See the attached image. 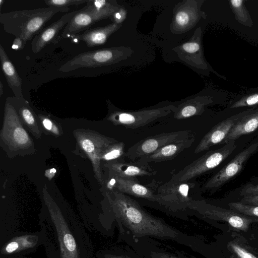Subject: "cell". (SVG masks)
<instances>
[{
  "label": "cell",
  "mask_w": 258,
  "mask_h": 258,
  "mask_svg": "<svg viewBox=\"0 0 258 258\" xmlns=\"http://www.w3.org/2000/svg\"><path fill=\"white\" fill-rule=\"evenodd\" d=\"M39 224L47 258H96L83 223L72 213L51 208L40 215Z\"/></svg>",
  "instance_id": "obj_1"
},
{
  "label": "cell",
  "mask_w": 258,
  "mask_h": 258,
  "mask_svg": "<svg viewBox=\"0 0 258 258\" xmlns=\"http://www.w3.org/2000/svg\"><path fill=\"white\" fill-rule=\"evenodd\" d=\"M113 196L111 206L115 218L134 235L173 238L178 236L175 230L147 213L128 195L115 191Z\"/></svg>",
  "instance_id": "obj_2"
},
{
  "label": "cell",
  "mask_w": 258,
  "mask_h": 258,
  "mask_svg": "<svg viewBox=\"0 0 258 258\" xmlns=\"http://www.w3.org/2000/svg\"><path fill=\"white\" fill-rule=\"evenodd\" d=\"M69 10V8L48 7L1 13L0 23L6 32L20 38L25 45L43 29L46 23L53 16Z\"/></svg>",
  "instance_id": "obj_3"
},
{
  "label": "cell",
  "mask_w": 258,
  "mask_h": 258,
  "mask_svg": "<svg viewBox=\"0 0 258 258\" xmlns=\"http://www.w3.org/2000/svg\"><path fill=\"white\" fill-rule=\"evenodd\" d=\"M132 53L131 48L122 46L85 52L67 61L58 71L67 73L80 68H95L113 64L126 59Z\"/></svg>",
  "instance_id": "obj_4"
},
{
  "label": "cell",
  "mask_w": 258,
  "mask_h": 258,
  "mask_svg": "<svg viewBox=\"0 0 258 258\" xmlns=\"http://www.w3.org/2000/svg\"><path fill=\"white\" fill-rule=\"evenodd\" d=\"M236 146L235 141H232L219 149L207 152L173 174L170 180L176 181L192 180L218 166L234 151Z\"/></svg>",
  "instance_id": "obj_5"
},
{
  "label": "cell",
  "mask_w": 258,
  "mask_h": 258,
  "mask_svg": "<svg viewBox=\"0 0 258 258\" xmlns=\"http://www.w3.org/2000/svg\"><path fill=\"white\" fill-rule=\"evenodd\" d=\"M196 183L188 181H176L169 180L159 186L155 191L158 203L171 209L188 208L195 200Z\"/></svg>",
  "instance_id": "obj_6"
},
{
  "label": "cell",
  "mask_w": 258,
  "mask_h": 258,
  "mask_svg": "<svg viewBox=\"0 0 258 258\" xmlns=\"http://www.w3.org/2000/svg\"><path fill=\"white\" fill-rule=\"evenodd\" d=\"M175 108L174 105H169L135 111L116 110L111 115V119L115 124L126 128H137L173 113Z\"/></svg>",
  "instance_id": "obj_7"
},
{
  "label": "cell",
  "mask_w": 258,
  "mask_h": 258,
  "mask_svg": "<svg viewBox=\"0 0 258 258\" xmlns=\"http://www.w3.org/2000/svg\"><path fill=\"white\" fill-rule=\"evenodd\" d=\"M189 208L199 212L209 219L226 222L232 227L246 231L250 225L258 221V218L242 215L231 209L228 210L206 203L204 200H195Z\"/></svg>",
  "instance_id": "obj_8"
},
{
  "label": "cell",
  "mask_w": 258,
  "mask_h": 258,
  "mask_svg": "<svg viewBox=\"0 0 258 258\" xmlns=\"http://www.w3.org/2000/svg\"><path fill=\"white\" fill-rule=\"evenodd\" d=\"M194 135L190 130L161 133L143 139L130 147L125 156L135 161L155 152L162 147L175 141Z\"/></svg>",
  "instance_id": "obj_9"
},
{
  "label": "cell",
  "mask_w": 258,
  "mask_h": 258,
  "mask_svg": "<svg viewBox=\"0 0 258 258\" xmlns=\"http://www.w3.org/2000/svg\"><path fill=\"white\" fill-rule=\"evenodd\" d=\"M43 243L40 230L16 233L0 245V257L25 256L36 251Z\"/></svg>",
  "instance_id": "obj_10"
},
{
  "label": "cell",
  "mask_w": 258,
  "mask_h": 258,
  "mask_svg": "<svg viewBox=\"0 0 258 258\" xmlns=\"http://www.w3.org/2000/svg\"><path fill=\"white\" fill-rule=\"evenodd\" d=\"M203 1L186 0L175 7L170 25L172 32L179 34L193 28L201 18L206 19L205 13L201 10Z\"/></svg>",
  "instance_id": "obj_11"
},
{
  "label": "cell",
  "mask_w": 258,
  "mask_h": 258,
  "mask_svg": "<svg viewBox=\"0 0 258 258\" xmlns=\"http://www.w3.org/2000/svg\"><path fill=\"white\" fill-rule=\"evenodd\" d=\"M258 150V143H254L238 154L229 163L207 181L203 190L218 188L237 175L248 159Z\"/></svg>",
  "instance_id": "obj_12"
},
{
  "label": "cell",
  "mask_w": 258,
  "mask_h": 258,
  "mask_svg": "<svg viewBox=\"0 0 258 258\" xmlns=\"http://www.w3.org/2000/svg\"><path fill=\"white\" fill-rule=\"evenodd\" d=\"M82 9L77 10L72 20L63 28L53 44H56L63 39L71 37L82 31L88 29L94 23L106 19L101 14L93 9L87 3Z\"/></svg>",
  "instance_id": "obj_13"
},
{
  "label": "cell",
  "mask_w": 258,
  "mask_h": 258,
  "mask_svg": "<svg viewBox=\"0 0 258 258\" xmlns=\"http://www.w3.org/2000/svg\"><path fill=\"white\" fill-rule=\"evenodd\" d=\"M201 35L200 27L188 41L176 46L173 50L179 59L187 64L198 69L205 70L207 69V64L203 54Z\"/></svg>",
  "instance_id": "obj_14"
},
{
  "label": "cell",
  "mask_w": 258,
  "mask_h": 258,
  "mask_svg": "<svg viewBox=\"0 0 258 258\" xmlns=\"http://www.w3.org/2000/svg\"><path fill=\"white\" fill-rule=\"evenodd\" d=\"M253 109H248L232 115L215 125L201 139L195 149L194 153L198 154L208 150L215 145L221 143L234 125L242 116Z\"/></svg>",
  "instance_id": "obj_15"
},
{
  "label": "cell",
  "mask_w": 258,
  "mask_h": 258,
  "mask_svg": "<svg viewBox=\"0 0 258 258\" xmlns=\"http://www.w3.org/2000/svg\"><path fill=\"white\" fill-rule=\"evenodd\" d=\"M77 12V10H75L63 15L58 20L39 32L31 42V49L33 52L38 53L47 45L53 43L59 35L60 30L63 29Z\"/></svg>",
  "instance_id": "obj_16"
},
{
  "label": "cell",
  "mask_w": 258,
  "mask_h": 258,
  "mask_svg": "<svg viewBox=\"0 0 258 258\" xmlns=\"http://www.w3.org/2000/svg\"><path fill=\"white\" fill-rule=\"evenodd\" d=\"M195 141L194 135L180 140L170 143L155 152L143 157L138 160L144 165H149L151 162H160L172 160L179 153L189 148Z\"/></svg>",
  "instance_id": "obj_17"
},
{
  "label": "cell",
  "mask_w": 258,
  "mask_h": 258,
  "mask_svg": "<svg viewBox=\"0 0 258 258\" xmlns=\"http://www.w3.org/2000/svg\"><path fill=\"white\" fill-rule=\"evenodd\" d=\"M115 186L117 191L127 195L155 202V192L149 187L141 184L137 178L121 176L114 173Z\"/></svg>",
  "instance_id": "obj_18"
},
{
  "label": "cell",
  "mask_w": 258,
  "mask_h": 258,
  "mask_svg": "<svg viewBox=\"0 0 258 258\" xmlns=\"http://www.w3.org/2000/svg\"><path fill=\"white\" fill-rule=\"evenodd\" d=\"M121 26L115 22L103 27L88 29L81 34L71 37L72 41H83L89 47L104 44L108 37Z\"/></svg>",
  "instance_id": "obj_19"
},
{
  "label": "cell",
  "mask_w": 258,
  "mask_h": 258,
  "mask_svg": "<svg viewBox=\"0 0 258 258\" xmlns=\"http://www.w3.org/2000/svg\"><path fill=\"white\" fill-rule=\"evenodd\" d=\"M0 60L2 70L9 86L17 98L21 100H25L22 94V79L1 44L0 45Z\"/></svg>",
  "instance_id": "obj_20"
},
{
  "label": "cell",
  "mask_w": 258,
  "mask_h": 258,
  "mask_svg": "<svg viewBox=\"0 0 258 258\" xmlns=\"http://www.w3.org/2000/svg\"><path fill=\"white\" fill-rule=\"evenodd\" d=\"M212 101L210 96H198L187 100L175 107L173 117L182 119L202 114L204 107Z\"/></svg>",
  "instance_id": "obj_21"
},
{
  "label": "cell",
  "mask_w": 258,
  "mask_h": 258,
  "mask_svg": "<svg viewBox=\"0 0 258 258\" xmlns=\"http://www.w3.org/2000/svg\"><path fill=\"white\" fill-rule=\"evenodd\" d=\"M258 128V108L242 116L232 127L222 144L235 141L240 136L250 134Z\"/></svg>",
  "instance_id": "obj_22"
},
{
  "label": "cell",
  "mask_w": 258,
  "mask_h": 258,
  "mask_svg": "<svg viewBox=\"0 0 258 258\" xmlns=\"http://www.w3.org/2000/svg\"><path fill=\"white\" fill-rule=\"evenodd\" d=\"M110 167L114 173L126 177L151 176L157 173L149 165L142 164L138 161L135 163L116 161L111 164Z\"/></svg>",
  "instance_id": "obj_23"
},
{
  "label": "cell",
  "mask_w": 258,
  "mask_h": 258,
  "mask_svg": "<svg viewBox=\"0 0 258 258\" xmlns=\"http://www.w3.org/2000/svg\"><path fill=\"white\" fill-rule=\"evenodd\" d=\"M229 2L237 20L245 26H251L252 25V21L244 6V1L243 0H231Z\"/></svg>",
  "instance_id": "obj_24"
},
{
  "label": "cell",
  "mask_w": 258,
  "mask_h": 258,
  "mask_svg": "<svg viewBox=\"0 0 258 258\" xmlns=\"http://www.w3.org/2000/svg\"><path fill=\"white\" fill-rule=\"evenodd\" d=\"M228 206L230 209L242 215L258 218V206L238 202L230 203Z\"/></svg>",
  "instance_id": "obj_25"
},
{
  "label": "cell",
  "mask_w": 258,
  "mask_h": 258,
  "mask_svg": "<svg viewBox=\"0 0 258 258\" xmlns=\"http://www.w3.org/2000/svg\"><path fill=\"white\" fill-rule=\"evenodd\" d=\"M124 144L123 142L115 143L111 146L103 155V158L106 160H116L125 155Z\"/></svg>",
  "instance_id": "obj_26"
},
{
  "label": "cell",
  "mask_w": 258,
  "mask_h": 258,
  "mask_svg": "<svg viewBox=\"0 0 258 258\" xmlns=\"http://www.w3.org/2000/svg\"><path fill=\"white\" fill-rule=\"evenodd\" d=\"M89 0H45V4L48 7L69 8L71 6H79L87 3Z\"/></svg>",
  "instance_id": "obj_27"
},
{
  "label": "cell",
  "mask_w": 258,
  "mask_h": 258,
  "mask_svg": "<svg viewBox=\"0 0 258 258\" xmlns=\"http://www.w3.org/2000/svg\"><path fill=\"white\" fill-rule=\"evenodd\" d=\"M258 104V93L248 95L235 102L231 108L249 106Z\"/></svg>",
  "instance_id": "obj_28"
},
{
  "label": "cell",
  "mask_w": 258,
  "mask_h": 258,
  "mask_svg": "<svg viewBox=\"0 0 258 258\" xmlns=\"http://www.w3.org/2000/svg\"><path fill=\"white\" fill-rule=\"evenodd\" d=\"M229 246L238 258H257L252 253L235 242H230Z\"/></svg>",
  "instance_id": "obj_29"
},
{
  "label": "cell",
  "mask_w": 258,
  "mask_h": 258,
  "mask_svg": "<svg viewBox=\"0 0 258 258\" xmlns=\"http://www.w3.org/2000/svg\"><path fill=\"white\" fill-rule=\"evenodd\" d=\"M14 137L15 141L20 144H24L28 142V135L24 130L18 127L14 133Z\"/></svg>",
  "instance_id": "obj_30"
},
{
  "label": "cell",
  "mask_w": 258,
  "mask_h": 258,
  "mask_svg": "<svg viewBox=\"0 0 258 258\" xmlns=\"http://www.w3.org/2000/svg\"><path fill=\"white\" fill-rule=\"evenodd\" d=\"M240 195L242 196L251 195L258 196V183L256 185L252 184L245 185L241 188Z\"/></svg>",
  "instance_id": "obj_31"
},
{
  "label": "cell",
  "mask_w": 258,
  "mask_h": 258,
  "mask_svg": "<svg viewBox=\"0 0 258 258\" xmlns=\"http://www.w3.org/2000/svg\"><path fill=\"white\" fill-rule=\"evenodd\" d=\"M97 258H127L118 255L114 251L110 249L100 250L96 253Z\"/></svg>",
  "instance_id": "obj_32"
},
{
  "label": "cell",
  "mask_w": 258,
  "mask_h": 258,
  "mask_svg": "<svg viewBox=\"0 0 258 258\" xmlns=\"http://www.w3.org/2000/svg\"><path fill=\"white\" fill-rule=\"evenodd\" d=\"M126 15V11L122 7H121V8L112 17L113 22L121 24V23L125 19Z\"/></svg>",
  "instance_id": "obj_33"
},
{
  "label": "cell",
  "mask_w": 258,
  "mask_h": 258,
  "mask_svg": "<svg viewBox=\"0 0 258 258\" xmlns=\"http://www.w3.org/2000/svg\"><path fill=\"white\" fill-rule=\"evenodd\" d=\"M21 111L23 117L28 123L30 124L34 123V118L30 109L26 107H23Z\"/></svg>",
  "instance_id": "obj_34"
},
{
  "label": "cell",
  "mask_w": 258,
  "mask_h": 258,
  "mask_svg": "<svg viewBox=\"0 0 258 258\" xmlns=\"http://www.w3.org/2000/svg\"><path fill=\"white\" fill-rule=\"evenodd\" d=\"M241 202L246 204L258 206V196L251 195L243 196Z\"/></svg>",
  "instance_id": "obj_35"
},
{
  "label": "cell",
  "mask_w": 258,
  "mask_h": 258,
  "mask_svg": "<svg viewBox=\"0 0 258 258\" xmlns=\"http://www.w3.org/2000/svg\"><path fill=\"white\" fill-rule=\"evenodd\" d=\"M82 147L87 152H91L94 149V146L92 142L88 139L83 141L82 143Z\"/></svg>",
  "instance_id": "obj_36"
},
{
  "label": "cell",
  "mask_w": 258,
  "mask_h": 258,
  "mask_svg": "<svg viewBox=\"0 0 258 258\" xmlns=\"http://www.w3.org/2000/svg\"><path fill=\"white\" fill-rule=\"evenodd\" d=\"M24 46L25 45L21 39L15 38L13 41L12 48L15 50H18L22 49Z\"/></svg>",
  "instance_id": "obj_37"
},
{
  "label": "cell",
  "mask_w": 258,
  "mask_h": 258,
  "mask_svg": "<svg viewBox=\"0 0 258 258\" xmlns=\"http://www.w3.org/2000/svg\"><path fill=\"white\" fill-rule=\"evenodd\" d=\"M152 255L153 258H181L169 254L161 252H154Z\"/></svg>",
  "instance_id": "obj_38"
},
{
  "label": "cell",
  "mask_w": 258,
  "mask_h": 258,
  "mask_svg": "<svg viewBox=\"0 0 258 258\" xmlns=\"http://www.w3.org/2000/svg\"><path fill=\"white\" fill-rule=\"evenodd\" d=\"M43 125L47 130H50L52 127V123L48 119L45 118L43 121Z\"/></svg>",
  "instance_id": "obj_39"
},
{
  "label": "cell",
  "mask_w": 258,
  "mask_h": 258,
  "mask_svg": "<svg viewBox=\"0 0 258 258\" xmlns=\"http://www.w3.org/2000/svg\"><path fill=\"white\" fill-rule=\"evenodd\" d=\"M3 94V85L1 81H0V96Z\"/></svg>",
  "instance_id": "obj_40"
},
{
  "label": "cell",
  "mask_w": 258,
  "mask_h": 258,
  "mask_svg": "<svg viewBox=\"0 0 258 258\" xmlns=\"http://www.w3.org/2000/svg\"><path fill=\"white\" fill-rule=\"evenodd\" d=\"M0 258H2V257H0ZM15 258H30V257H28L26 256H25L18 257H15Z\"/></svg>",
  "instance_id": "obj_41"
}]
</instances>
